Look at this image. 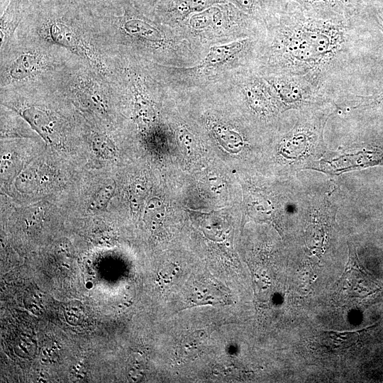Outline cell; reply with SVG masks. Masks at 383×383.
Listing matches in <instances>:
<instances>
[{"label": "cell", "instance_id": "13", "mask_svg": "<svg viewBox=\"0 0 383 383\" xmlns=\"http://www.w3.org/2000/svg\"><path fill=\"white\" fill-rule=\"evenodd\" d=\"M116 189L115 182H109L100 188L94 195L89 204L91 210L105 209L113 196Z\"/></svg>", "mask_w": 383, "mask_h": 383}, {"label": "cell", "instance_id": "12", "mask_svg": "<svg viewBox=\"0 0 383 383\" xmlns=\"http://www.w3.org/2000/svg\"><path fill=\"white\" fill-rule=\"evenodd\" d=\"M326 338L333 348L345 349L356 343L359 338L357 332H326Z\"/></svg>", "mask_w": 383, "mask_h": 383}, {"label": "cell", "instance_id": "18", "mask_svg": "<svg viewBox=\"0 0 383 383\" xmlns=\"http://www.w3.org/2000/svg\"><path fill=\"white\" fill-rule=\"evenodd\" d=\"M379 27L383 33V18L381 17H379ZM383 103V90L377 96H370L365 101L364 104H361V105H372V104H378Z\"/></svg>", "mask_w": 383, "mask_h": 383}, {"label": "cell", "instance_id": "10", "mask_svg": "<svg viewBox=\"0 0 383 383\" xmlns=\"http://www.w3.org/2000/svg\"><path fill=\"white\" fill-rule=\"evenodd\" d=\"M243 45V41H235L228 44L212 47L204 59V65H216L229 60L240 52Z\"/></svg>", "mask_w": 383, "mask_h": 383}, {"label": "cell", "instance_id": "4", "mask_svg": "<svg viewBox=\"0 0 383 383\" xmlns=\"http://www.w3.org/2000/svg\"><path fill=\"white\" fill-rule=\"evenodd\" d=\"M113 79L88 65L67 63L50 82L54 89L82 110L107 116L111 110Z\"/></svg>", "mask_w": 383, "mask_h": 383}, {"label": "cell", "instance_id": "9", "mask_svg": "<svg viewBox=\"0 0 383 383\" xmlns=\"http://www.w3.org/2000/svg\"><path fill=\"white\" fill-rule=\"evenodd\" d=\"M244 95L250 107L260 114H266L272 110V100L264 86L257 82L246 84Z\"/></svg>", "mask_w": 383, "mask_h": 383}, {"label": "cell", "instance_id": "7", "mask_svg": "<svg viewBox=\"0 0 383 383\" xmlns=\"http://www.w3.org/2000/svg\"><path fill=\"white\" fill-rule=\"evenodd\" d=\"M265 80L284 109L301 111L331 102L326 94L304 76L284 74Z\"/></svg>", "mask_w": 383, "mask_h": 383}, {"label": "cell", "instance_id": "11", "mask_svg": "<svg viewBox=\"0 0 383 383\" xmlns=\"http://www.w3.org/2000/svg\"><path fill=\"white\" fill-rule=\"evenodd\" d=\"M213 131L221 143L223 147H226L227 150L228 147L230 148L229 150L232 151H238L241 150L243 142L238 133L220 125H215L213 126Z\"/></svg>", "mask_w": 383, "mask_h": 383}, {"label": "cell", "instance_id": "16", "mask_svg": "<svg viewBox=\"0 0 383 383\" xmlns=\"http://www.w3.org/2000/svg\"><path fill=\"white\" fill-rule=\"evenodd\" d=\"M92 146L94 150L105 156L111 157L114 150L111 140L103 133H94L91 136Z\"/></svg>", "mask_w": 383, "mask_h": 383}, {"label": "cell", "instance_id": "8", "mask_svg": "<svg viewBox=\"0 0 383 383\" xmlns=\"http://www.w3.org/2000/svg\"><path fill=\"white\" fill-rule=\"evenodd\" d=\"M30 0H8L0 18V52H4L14 40V35L21 25Z\"/></svg>", "mask_w": 383, "mask_h": 383}, {"label": "cell", "instance_id": "3", "mask_svg": "<svg viewBox=\"0 0 383 383\" xmlns=\"http://www.w3.org/2000/svg\"><path fill=\"white\" fill-rule=\"evenodd\" d=\"M55 47L34 38L25 45H11L1 53V89L50 82L68 63L54 53Z\"/></svg>", "mask_w": 383, "mask_h": 383}, {"label": "cell", "instance_id": "5", "mask_svg": "<svg viewBox=\"0 0 383 383\" xmlns=\"http://www.w3.org/2000/svg\"><path fill=\"white\" fill-rule=\"evenodd\" d=\"M333 110L331 103L299 111L293 128L282 139L279 154L293 172L306 167L323 153V132Z\"/></svg>", "mask_w": 383, "mask_h": 383}, {"label": "cell", "instance_id": "15", "mask_svg": "<svg viewBox=\"0 0 383 383\" xmlns=\"http://www.w3.org/2000/svg\"><path fill=\"white\" fill-rule=\"evenodd\" d=\"M220 11L210 9L202 13L194 16L190 21L191 26L196 29L205 28L216 23L220 18Z\"/></svg>", "mask_w": 383, "mask_h": 383}, {"label": "cell", "instance_id": "17", "mask_svg": "<svg viewBox=\"0 0 383 383\" xmlns=\"http://www.w3.org/2000/svg\"><path fill=\"white\" fill-rule=\"evenodd\" d=\"M96 13L105 12L116 8L117 0H84Z\"/></svg>", "mask_w": 383, "mask_h": 383}, {"label": "cell", "instance_id": "1", "mask_svg": "<svg viewBox=\"0 0 383 383\" xmlns=\"http://www.w3.org/2000/svg\"><path fill=\"white\" fill-rule=\"evenodd\" d=\"M23 28L33 38L63 48L109 79H113L111 54L99 37L95 11L84 0H30Z\"/></svg>", "mask_w": 383, "mask_h": 383}, {"label": "cell", "instance_id": "14", "mask_svg": "<svg viewBox=\"0 0 383 383\" xmlns=\"http://www.w3.org/2000/svg\"><path fill=\"white\" fill-rule=\"evenodd\" d=\"M165 206L161 200L157 198L151 199L145 209V220L152 226H157L163 219Z\"/></svg>", "mask_w": 383, "mask_h": 383}, {"label": "cell", "instance_id": "2", "mask_svg": "<svg viewBox=\"0 0 383 383\" xmlns=\"http://www.w3.org/2000/svg\"><path fill=\"white\" fill-rule=\"evenodd\" d=\"M282 31L278 50L285 74L304 76L324 92L330 72L345 60L350 30L341 24L314 21L293 23Z\"/></svg>", "mask_w": 383, "mask_h": 383}, {"label": "cell", "instance_id": "6", "mask_svg": "<svg viewBox=\"0 0 383 383\" xmlns=\"http://www.w3.org/2000/svg\"><path fill=\"white\" fill-rule=\"evenodd\" d=\"M333 297L343 306H369L383 299V284L360 267L352 244H349V260L336 283Z\"/></svg>", "mask_w": 383, "mask_h": 383}, {"label": "cell", "instance_id": "19", "mask_svg": "<svg viewBox=\"0 0 383 383\" xmlns=\"http://www.w3.org/2000/svg\"><path fill=\"white\" fill-rule=\"evenodd\" d=\"M239 4H240L242 6L250 8L251 4V0H236Z\"/></svg>", "mask_w": 383, "mask_h": 383}]
</instances>
